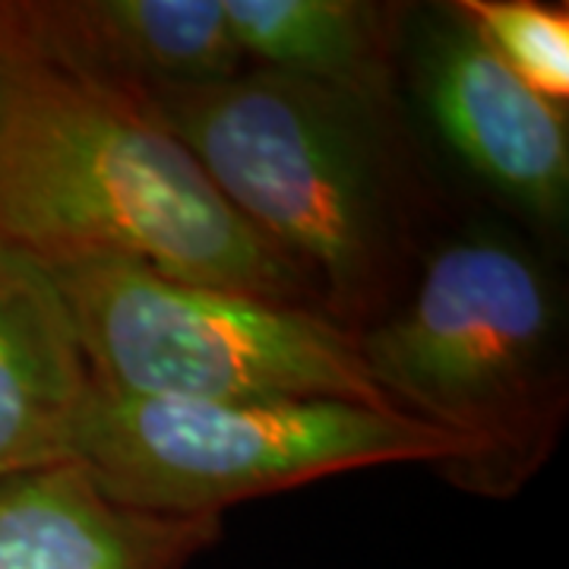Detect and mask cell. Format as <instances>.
I'll return each instance as SVG.
<instances>
[{
  "label": "cell",
  "mask_w": 569,
  "mask_h": 569,
  "mask_svg": "<svg viewBox=\"0 0 569 569\" xmlns=\"http://www.w3.org/2000/svg\"><path fill=\"white\" fill-rule=\"evenodd\" d=\"M0 241L39 263L111 257L323 310L313 282L224 203L162 123L17 44L0 102Z\"/></svg>",
  "instance_id": "6da1fadb"
},
{
  "label": "cell",
  "mask_w": 569,
  "mask_h": 569,
  "mask_svg": "<svg viewBox=\"0 0 569 569\" xmlns=\"http://www.w3.org/2000/svg\"><path fill=\"white\" fill-rule=\"evenodd\" d=\"M137 102L197 159L222 200L313 282L351 332L392 310L411 234L389 104L244 67Z\"/></svg>",
  "instance_id": "7a4b0ae2"
},
{
  "label": "cell",
  "mask_w": 569,
  "mask_h": 569,
  "mask_svg": "<svg viewBox=\"0 0 569 569\" xmlns=\"http://www.w3.org/2000/svg\"><path fill=\"white\" fill-rule=\"evenodd\" d=\"M358 346L392 406L466 443V462L440 471L456 488L512 497L560 440L569 392L557 295L529 247L500 231L437 247Z\"/></svg>",
  "instance_id": "3957f363"
},
{
  "label": "cell",
  "mask_w": 569,
  "mask_h": 569,
  "mask_svg": "<svg viewBox=\"0 0 569 569\" xmlns=\"http://www.w3.org/2000/svg\"><path fill=\"white\" fill-rule=\"evenodd\" d=\"M96 387L133 399H342L399 408L373 383L358 332L323 310L82 257L44 263Z\"/></svg>",
  "instance_id": "277c9868"
},
{
  "label": "cell",
  "mask_w": 569,
  "mask_h": 569,
  "mask_svg": "<svg viewBox=\"0 0 569 569\" xmlns=\"http://www.w3.org/2000/svg\"><path fill=\"white\" fill-rule=\"evenodd\" d=\"M468 447L406 411L342 399H133L96 392L73 462L123 507L222 516L244 500L380 466L443 471Z\"/></svg>",
  "instance_id": "5b68a950"
},
{
  "label": "cell",
  "mask_w": 569,
  "mask_h": 569,
  "mask_svg": "<svg viewBox=\"0 0 569 569\" xmlns=\"http://www.w3.org/2000/svg\"><path fill=\"white\" fill-rule=\"evenodd\" d=\"M415 80L427 121L475 181L538 228L567 222V111L516 80L452 3L427 13Z\"/></svg>",
  "instance_id": "8992f818"
},
{
  "label": "cell",
  "mask_w": 569,
  "mask_h": 569,
  "mask_svg": "<svg viewBox=\"0 0 569 569\" xmlns=\"http://www.w3.org/2000/svg\"><path fill=\"white\" fill-rule=\"evenodd\" d=\"M3 20L22 54L123 99L247 67L222 0H20Z\"/></svg>",
  "instance_id": "52a82bcc"
},
{
  "label": "cell",
  "mask_w": 569,
  "mask_h": 569,
  "mask_svg": "<svg viewBox=\"0 0 569 569\" xmlns=\"http://www.w3.org/2000/svg\"><path fill=\"white\" fill-rule=\"evenodd\" d=\"M96 377L48 266L0 241V485L73 462Z\"/></svg>",
  "instance_id": "ba28073f"
},
{
  "label": "cell",
  "mask_w": 569,
  "mask_h": 569,
  "mask_svg": "<svg viewBox=\"0 0 569 569\" xmlns=\"http://www.w3.org/2000/svg\"><path fill=\"white\" fill-rule=\"evenodd\" d=\"M222 531V516L114 503L77 462L0 485V569H187Z\"/></svg>",
  "instance_id": "9c48e42d"
},
{
  "label": "cell",
  "mask_w": 569,
  "mask_h": 569,
  "mask_svg": "<svg viewBox=\"0 0 569 569\" xmlns=\"http://www.w3.org/2000/svg\"><path fill=\"white\" fill-rule=\"evenodd\" d=\"M247 67L392 104L406 7L370 0H222Z\"/></svg>",
  "instance_id": "30bf717a"
},
{
  "label": "cell",
  "mask_w": 569,
  "mask_h": 569,
  "mask_svg": "<svg viewBox=\"0 0 569 569\" xmlns=\"http://www.w3.org/2000/svg\"><path fill=\"white\" fill-rule=\"evenodd\" d=\"M456 13L478 32L516 80L567 111L569 13L538 0H459Z\"/></svg>",
  "instance_id": "8fae6325"
},
{
  "label": "cell",
  "mask_w": 569,
  "mask_h": 569,
  "mask_svg": "<svg viewBox=\"0 0 569 569\" xmlns=\"http://www.w3.org/2000/svg\"><path fill=\"white\" fill-rule=\"evenodd\" d=\"M10 63H13V41L7 32L3 7H0V102H3V89H7V77H10Z\"/></svg>",
  "instance_id": "7c38bea8"
}]
</instances>
